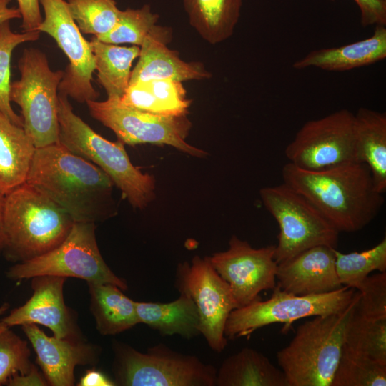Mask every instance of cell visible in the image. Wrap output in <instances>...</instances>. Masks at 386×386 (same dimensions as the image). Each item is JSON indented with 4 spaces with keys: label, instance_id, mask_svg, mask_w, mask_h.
I'll list each match as a JSON object with an SVG mask.
<instances>
[{
    "label": "cell",
    "instance_id": "9c48e42d",
    "mask_svg": "<svg viewBox=\"0 0 386 386\" xmlns=\"http://www.w3.org/2000/svg\"><path fill=\"white\" fill-rule=\"evenodd\" d=\"M263 204L277 221L279 232L275 245L277 264L313 247L337 248L340 232L304 196L284 183L263 187Z\"/></svg>",
    "mask_w": 386,
    "mask_h": 386
},
{
    "label": "cell",
    "instance_id": "7bdbcfd3",
    "mask_svg": "<svg viewBox=\"0 0 386 386\" xmlns=\"http://www.w3.org/2000/svg\"><path fill=\"white\" fill-rule=\"evenodd\" d=\"M9 308V303L5 302V303L2 304L0 306V317L1 315H3L4 313H6Z\"/></svg>",
    "mask_w": 386,
    "mask_h": 386
},
{
    "label": "cell",
    "instance_id": "277c9868",
    "mask_svg": "<svg viewBox=\"0 0 386 386\" xmlns=\"http://www.w3.org/2000/svg\"><path fill=\"white\" fill-rule=\"evenodd\" d=\"M358 298L356 290L344 310L305 322L289 345L277 352L288 386H331Z\"/></svg>",
    "mask_w": 386,
    "mask_h": 386
},
{
    "label": "cell",
    "instance_id": "74e56055",
    "mask_svg": "<svg viewBox=\"0 0 386 386\" xmlns=\"http://www.w3.org/2000/svg\"><path fill=\"white\" fill-rule=\"evenodd\" d=\"M19 5L23 32L36 31L43 19L40 11L39 0H16Z\"/></svg>",
    "mask_w": 386,
    "mask_h": 386
},
{
    "label": "cell",
    "instance_id": "60d3db41",
    "mask_svg": "<svg viewBox=\"0 0 386 386\" xmlns=\"http://www.w3.org/2000/svg\"><path fill=\"white\" fill-rule=\"evenodd\" d=\"M11 0H0V23L14 19L21 18L18 8L8 6Z\"/></svg>",
    "mask_w": 386,
    "mask_h": 386
},
{
    "label": "cell",
    "instance_id": "4fadbf2b",
    "mask_svg": "<svg viewBox=\"0 0 386 386\" xmlns=\"http://www.w3.org/2000/svg\"><path fill=\"white\" fill-rule=\"evenodd\" d=\"M284 154L290 163L310 171L356 162L354 114L342 109L305 122Z\"/></svg>",
    "mask_w": 386,
    "mask_h": 386
},
{
    "label": "cell",
    "instance_id": "f1b7e54d",
    "mask_svg": "<svg viewBox=\"0 0 386 386\" xmlns=\"http://www.w3.org/2000/svg\"><path fill=\"white\" fill-rule=\"evenodd\" d=\"M335 269L342 286L357 290L363 281L375 270L386 272V238L372 248L347 254L334 249Z\"/></svg>",
    "mask_w": 386,
    "mask_h": 386
},
{
    "label": "cell",
    "instance_id": "8d00e7d4",
    "mask_svg": "<svg viewBox=\"0 0 386 386\" xmlns=\"http://www.w3.org/2000/svg\"><path fill=\"white\" fill-rule=\"evenodd\" d=\"M360 11L362 27L370 25L386 26V0H354Z\"/></svg>",
    "mask_w": 386,
    "mask_h": 386
},
{
    "label": "cell",
    "instance_id": "d6986e66",
    "mask_svg": "<svg viewBox=\"0 0 386 386\" xmlns=\"http://www.w3.org/2000/svg\"><path fill=\"white\" fill-rule=\"evenodd\" d=\"M169 28L156 25L141 45L139 60L132 71L129 85L154 79L179 81L212 77L201 62H187L177 51L167 46L171 38Z\"/></svg>",
    "mask_w": 386,
    "mask_h": 386
},
{
    "label": "cell",
    "instance_id": "52a82bcc",
    "mask_svg": "<svg viewBox=\"0 0 386 386\" xmlns=\"http://www.w3.org/2000/svg\"><path fill=\"white\" fill-rule=\"evenodd\" d=\"M19 80L11 82L10 101L21 108L23 128L36 148L58 142L59 86L64 71L51 69L46 55L25 49L18 62Z\"/></svg>",
    "mask_w": 386,
    "mask_h": 386
},
{
    "label": "cell",
    "instance_id": "4316f807",
    "mask_svg": "<svg viewBox=\"0 0 386 386\" xmlns=\"http://www.w3.org/2000/svg\"><path fill=\"white\" fill-rule=\"evenodd\" d=\"M90 310L99 332L112 335L140 323L136 302L126 296L117 286L88 283Z\"/></svg>",
    "mask_w": 386,
    "mask_h": 386
},
{
    "label": "cell",
    "instance_id": "44dd1931",
    "mask_svg": "<svg viewBox=\"0 0 386 386\" xmlns=\"http://www.w3.org/2000/svg\"><path fill=\"white\" fill-rule=\"evenodd\" d=\"M355 161L370 170L376 190L386 192V114L360 107L354 114Z\"/></svg>",
    "mask_w": 386,
    "mask_h": 386
},
{
    "label": "cell",
    "instance_id": "8992f818",
    "mask_svg": "<svg viewBox=\"0 0 386 386\" xmlns=\"http://www.w3.org/2000/svg\"><path fill=\"white\" fill-rule=\"evenodd\" d=\"M116 385L214 386L217 370L197 356L174 351L163 343L141 352L131 346L114 344Z\"/></svg>",
    "mask_w": 386,
    "mask_h": 386
},
{
    "label": "cell",
    "instance_id": "d4e9b609",
    "mask_svg": "<svg viewBox=\"0 0 386 386\" xmlns=\"http://www.w3.org/2000/svg\"><path fill=\"white\" fill-rule=\"evenodd\" d=\"M137 316L144 323L163 335H178L186 339L200 334L197 307L187 295L169 302H136Z\"/></svg>",
    "mask_w": 386,
    "mask_h": 386
},
{
    "label": "cell",
    "instance_id": "e0dca14e",
    "mask_svg": "<svg viewBox=\"0 0 386 386\" xmlns=\"http://www.w3.org/2000/svg\"><path fill=\"white\" fill-rule=\"evenodd\" d=\"M36 355V362L48 385H74V369L78 365H95L99 348L80 340L46 335L36 324L21 325Z\"/></svg>",
    "mask_w": 386,
    "mask_h": 386
},
{
    "label": "cell",
    "instance_id": "836d02e7",
    "mask_svg": "<svg viewBox=\"0 0 386 386\" xmlns=\"http://www.w3.org/2000/svg\"><path fill=\"white\" fill-rule=\"evenodd\" d=\"M71 17L83 34L99 37L115 25L120 10L114 0H68Z\"/></svg>",
    "mask_w": 386,
    "mask_h": 386
},
{
    "label": "cell",
    "instance_id": "cb8c5ba5",
    "mask_svg": "<svg viewBox=\"0 0 386 386\" xmlns=\"http://www.w3.org/2000/svg\"><path fill=\"white\" fill-rule=\"evenodd\" d=\"M119 100L127 107L163 116L187 115L192 102L182 82L171 79L131 84Z\"/></svg>",
    "mask_w": 386,
    "mask_h": 386
},
{
    "label": "cell",
    "instance_id": "6da1fadb",
    "mask_svg": "<svg viewBox=\"0 0 386 386\" xmlns=\"http://www.w3.org/2000/svg\"><path fill=\"white\" fill-rule=\"evenodd\" d=\"M26 182L54 201L74 222L95 224L115 214L111 179L59 142L36 148Z\"/></svg>",
    "mask_w": 386,
    "mask_h": 386
},
{
    "label": "cell",
    "instance_id": "8fae6325",
    "mask_svg": "<svg viewBox=\"0 0 386 386\" xmlns=\"http://www.w3.org/2000/svg\"><path fill=\"white\" fill-rule=\"evenodd\" d=\"M86 104L92 117L114 132L124 144L169 145L194 157L207 154L186 142L192 126L187 115L163 116L140 111L122 104L119 98Z\"/></svg>",
    "mask_w": 386,
    "mask_h": 386
},
{
    "label": "cell",
    "instance_id": "5bb4252c",
    "mask_svg": "<svg viewBox=\"0 0 386 386\" xmlns=\"http://www.w3.org/2000/svg\"><path fill=\"white\" fill-rule=\"evenodd\" d=\"M44 19L36 31L51 36L69 64L59 86V93L83 103L96 100L99 93L92 86L95 59L90 41L82 36L64 0H39Z\"/></svg>",
    "mask_w": 386,
    "mask_h": 386
},
{
    "label": "cell",
    "instance_id": "d6a6232c",
    "mask_svg": "<svg viewBox=\"0 0 386 386\" xmlns=\"http://www.w3.org/2000/svg\"><path fill=\"white\" fill-rule=\"evenodd\" d=\"M158 19L159 15L153 13L148 4L139 9L120 10L114 26L107 34L96 38L112 44H131L141 46L157 25Z\"/></svg>",
    "mask_w": 386,
    "mask_h": 386
},
{
    "label": "cell",
    "instance_id": "e575fe53",
    "mask_svg": "<svg viewBox=\"0 0 386 386\" xmlns=\"http://www.w3.org/2000/svg\"><path fill=\"white\" fill-rule=\"evenodd\" d=\"M0 320V386L16 373L29 371L30 350L27 342Z\"/></svg>",
    "mask_w": 386,
    "mask_h": 386
},
{
    "label": "cell",
    "instance_id": "30bf717a",
    "mask_svg": "<svg viewBox=\"0 0 386 386\" xmlns=\"http://www.w3.org/2000/svg\"><path fill=\"white\" fill-rule=\"evenodd\" d=\"M272 290L269 299H257L230 312L224 328L227 339L249 337L257 329L273 323H284L287 332L296 320L344 310L355 292L346 286L330 292L305 295L284 291L277 285Z\"/></svg>",
    "mask_w": 386,
    "mask_h": 386
},
{
    "label": "cell",
    "instance_id": "5b68a950",
    "mask_svg": "<svg viewBox=\"0 0 386 386\" xmlns=\"http://www.w3.org/2000/svg\"><path fill=\"white\" fill-rule=\"evenodd\" d=\"M58 119L60 144L104 172L134 208L143 209L152 201L154 178L131 162L122 142L106 139L77 116L68 96L61 93Z\"/></svg>",
    "mask_w": 386,
    "mask_h": 386
},
{
    "label": "cell",
    "instance_id": "f546056e",
    "mask_svg": "<svg viewBox=\"0 0 386 386\" xmlns=\"http://www.w3.org/2000/svg\"><path fill=\"white\" fill-rule=\"evenodd\" d=\"M344 344L348 348L386 365V317L360 316L354 310Z\"/></svg>",
    "mask_w": 386,
    "mask_h": 386
},
{
    "label": "cell",
    "instance_id": "ba28073f",
    "mask_svg": "<svg viewBox=\"0 0 386 386\" xmlns=\"http://www.w3.org/2000/svg\"><path fill=\"white\" fill-rule=\"evenodd\" d=\"M94 223L74 222L64 240L53 249L31 259L16 263L6 272L17 281L52 275L75 277L92 284H111L127 290L104 262L99 249Z\"/></svg>",
    "mask_w": 386,
    "mask_h": 386
},
{
    "label": "cell",
    "instance_id": "b9f144b4",
    "mask_svg": "<svg viewBox=\"0 0 386 386\" xmlns=\"http://www.w3.org/2000/svg\"><path fill=\"white\" fill-rule=\"evenodd\" d=\"M4 196L0 194V251L4 243V224H3V211H4Z\"/></svg>",
    "mask_w": 386,
    "mask_h": 386
},
{
    "label": "cell",
    "instance_id": "7402d4cb",
    "mask_svg": "<svg viewBox=\"0 0 386 386\" xmlns=\"http://www.w3.org/2000/svg\"><path fill=\"white\" fill-rule=\"evenodd\" d=\"M36 147L23 127L0 113V194L26 182Z\"/></svg>",
    "mask_w": 386,
    "mask_h": 386
},
{
    "label": "cell",
    "instance_id": "4dcf8cb0",
    "mask_svg": "<svg viewBox=\"0 0 386 386\" xmlns=\"http://www.w3.org/2000/svg\"><path fill=\"white\" fill-rule=\"evenodd\" d=\"M386 365L344 344L331 386H385Z\"/></svg>",
    "mask_w": 386,
    "mask_h": 386
},
{
    "label": "cell",
    "instance_id": "3957f363",
    "mask_svg": "<svg viewBox=\"0 0 386 386\" xmlns=\"http://www.w3.org/2000/svg\"><path fill=\"white\" fill-rule=\"evenodd\" d=\"M74 222L50 198L26 182L4 198V243L11 262L40 256L59 245Z\"/></svg>",
    "mask_w": 386,
    "mask_h": 386
},
{
    "label": "cell",
    "instance_id": "2e32d148",
    "mask_svg": "<svg viewBox=\"0 0 386 386\" xmlns=\"http://www.w3.org/2000/svg\"><path fill=\"white\" fill-rule=\"evenodd\" d=\"M66 279L52 275L31 278V297L0 320L10 327L31 323L41 325L49 328L55 337L79 340L71 310L64 300Z\"/></svg>",
    "mask_w": 386,
    "mask_h": 386
},
{
    "label": "cell",
    "instance_id": "9a60e30c",
    "mask_svg": "<svg viewBox=\"0 0 386 386\" xmlns=\"http://www.w3.org/2000/svg\"><path fill=\"white\" fill-rule=\"evenodd\" d=\"M275 245L253 248L247 241L232 235L229 248L209 258L213 267L229 285L239 307L259 299V293L277 285L278 264Z\"/></svg>",
    "mask_w": 386,
    "mask_h": 386
},
{
    "label": "cell",
    "instance_id": "ffe728a7",
    "mask_svg": "<svg viewBox=\"0 0 386 386\" xmlns=\"http://www.w3.org/2000/svg\"><path fill=\"white\" fill-rule=\"evenodd\" d=\"M386 57V27L375 25L369 38L340 47L312 50L293 63L292 67L303 69L317 67L326 71H343L367 66Z\"/></svg>",
    "mask_w": 386,
    "mask_h": 386
},
{
    "label": "cell",
    "instance_id": "ee69618b",
    "mask_svg": "<svg viewBox=\"0 0 386 386\" xmlns=\"http://www.w3.org/2000/svg\"><path fill=\"white\" fill-rule=\"evenodd\" d=\"M330 1H332V0H330Z\"/></svg>",
    "mask_w": 386,
    "mask_h": 386
},
{
    "label": "cell",
    "instance_id": "d590c367",
    "mask_svg": "<svg viewBox=\"0 0 386 386\" xmlns=\"http://www.w3.org/2000/svg\"><path fill=\"white\" fill-rule=\"evenodd\" d=\"M355 313L364 317H386V272L369 275L357 290Z\"/></svg>",
    "mask_w": 386,
    "mask_h": 386
},
{
    "label": "cell",
    "instance_id": "484cf974",
    "mask_svg": "<svg viewBox=\"0 0 386 386\" xmlns=\"http://www.w3.org/2000/svg\"><path fill=\"white\" fill-rule=\"evenodd\" d=\"M190 25L211 44L230 38L239 21L242 0H183Z\"/></svg>",
    "mask_w": 386,
    "mask_h": 386
},
{
    "label": "cell",
    "instance_id": "f35d334b",
    "mask_svg": "<svg viewBox=\"0 0 386 386\" xmlns=\"http://www.w3.org/2000/svg\"><path fill=\"white\" fill-rule=\"evenodd\" d=\"M9 386H45L48 383L37 368L32 365L29 371L24 374L16 373L8 380Z\"/></svg>",
    "mask_w": 386,
    "mask_h": 386
},
{
    "label": "cell",
    "instance_id": "7c38bea8",
    "mask_svg": "<svg viewBox=\"0 0 386 386\" xmlns=\"http://www.w3.org/2000/svg\"><path fill=\"white\" fill-rule=\"evenodd\" d=\"M175 287L194 302L199 317L200 334L217 352L227 344L224 328L230 312L238 308L229 284L217 273L207 257L195 256L191 263L178 265Z\"/></svg>",
    "mask_w": 386,
    "mask_h": 386
},
{
    "label": "cell",
    "instance_id": "ac0fdd59",
    "mask_svg": "<svg viewBox=\"0 0 386 386\" xmlns=\"http://www.w3.org/2000/svg\"><path fill=\"white\" fill-rule=\"evenodd\" d=\"M320 245L309 248L277 265V286L298 295L322 294L340 289L334 249Z\"/></svg>",
    "mask_w": 386,
    "mask_h": 386
},
{
    "label": "cell",
    "instance_id": "1f68e13d",
    "mask_svg": "<svg viewBox=\"0 0 386 386\" xmlns=\"http://www.w3.org/2000/svg\"><path fill=\"white\" fill-rule=\"evenodd\" d=\"M39 34L37 31L14 33L11 29L9 21L0 23V113L21 127L23 119L12 109L9 98L11 57L18 45L37 40Z\"/></svg>",
    "mask_w": 386,
    "mask_h": 386
},
{
    "label": "cell",
    "instance_id": "ab89813d",
    "mask_svg": "<svg viewBox=\"0 0 386 386\" xmlns=\"http://www.w3.org/2000/svg\"><path fill=\"white\" fill-rule=\"evenodd\" d=\"M79 386H114V380L95 369L88 370L81 377Z\"/></svg>",
    "mask_w": 386,
    "mask_h": 386
},
{
    "label": "cell",
    "instance_id": "7a4b0ae2",
    "mask_svg": "<svg viewBox=\"0 0 386 386\" xmlns=\"http://www.w3.org/2000/svg\"><path fill=\"white\" fill-rule=\"evenodd\" d=\"M282 174L283 183L309 200L339 232L361 230L376 217L385 202L363 163L310 171L288 162Z\"/></svg>",
    "mask_w": 386,
    "mask_h": 386
},
{
    "label": "cell",
    "instance_id": "603a6c76",
    "mask_svg": "<svg viewBox=\"0 0 386 386\" xmlns=\"http://www.w3.org/2000/svg\"><path fill=\"white\" fill-rule=\"evenodd\" d=\"M216 386H288L281 369L262 353L244 347L227 357L217 371Z\"/></svg>",
    "mask_w": 386,
    "mask_h": 386
},
{
    "label": "cell",
    "instance_id": "83f0119b",
    "mask_svg": "<svg viewBox=\"0 0 386 386\" xmlns=\"http://www.w3.org/2000/svg\"><path fill=\"white\" fill-rule=\"evenodd\" d=\"M90 44L99 84L104 89L107 98H121L129 86L132 62L139 57L140 47L120 46L101 41L95 36Z\"/></svg>",
    "mask_w": 386,
    "mask_h": 386
}]
</instances>
